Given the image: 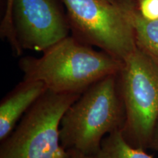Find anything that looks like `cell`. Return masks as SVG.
Masks as SVG:
<instances>
[{"instance_id": "obj_14", "label": "cell", "mask_w": 158, "mask_h": 158, "mask_svg": "<svg viewBox=\"0 0 158 158\" xmlns=\"http://www.w3.org/2000/svg\"><path fill=\"white\" fill-rule=\"evenodd\" d=\"M108 1L114 4H118V0H108Z\"/></svg>"}, {"instance_id": "obj_7", "label": "cell", "mask_w": 158, "mask_h": 158, "mask_svg": "<svg viewBox=\"0 0 158 158\" xmlns=\"http://www.w3.org/2000/svg\"><path fill=\"white\" fill-rule=\"evenodd\" d=\"M47 90L43 82L24 80L18 84L0 103V141L16 127L18 122Z\"/></svg>"}, {"instance_id": "obj_6", "label": "cell", "mask_w": 158, "mask_h": 158, "mask_svg": "<svg viewBox=\"0 0 158 158\" xmlns=\"http://www.w3.org/2000/svg\"><path fill=\"white\" fill-rule=\"evenodd\" d=\"M13 23L20 48L44 52L68 36V19L56 0H14Z\"/></svg>"}, {"instance_id": "obj_9", "label": "cell", "mask_w": 158, "mask_h": 158, "mask_svg": "<svg viewBox=\"0 0 158 158\" xmlns=\"http://www.w3.org/2000/svg\"><path fill=\"white\" fill-rule=\"evenodd\" d=\"M94 158H153L141 148L128 143L122 130L108 135L102 140Z\"/></svg>"}, {"instance_id": "obj_4", "label": "cell", "mask_w": 158, "mask_h": 158, "mask_svg": "<svg viewBox=\"0 0 158 158\" xmlns=\"http://www.w3.org/2000/svg\"><path fill=\"white\" fill-rule=\"evenodd\" d=\"M118 79L126 114L124 137L147 149L158 122V64L136 48L122 62Z\"/></svg>"}, {"instance_id": "obj_1", "label": "cell", "mask_w": 158, "mask_h": 158, "mask_svg": "<svg viewBox=\"0 0 158 158\" xmlns=\"http://www.w3.org/2000/svg\"><path fill=\"white\" fill-rule=\"evenodd\" d=\"M122 62L73 36H68L39 58L21 59L19 67L24 80L43 82L47 89L59 93H83L102 78L117 74Z\"/></svg>"}, {"instance_id": "obj_12", "label": "cell", "mask_w": 158, "mask_h": 158, "mask_svg": "<svg viewBox=\"0 0 158 158\" xmlns=\"http://www.w3.org/2000/svg\"><path fill=\"white\" fill-rule=\"evenodd\" d=\"M148 148L155 150V151H158V122L155 130H154L152 137L151 138V141H150L149 147Z\"/></svg>"}, {"instance_id": "obj_10", "label": "cell", "mask_w": 158, "mask_h": 158, "mask_svg": "<svg viewBox=\"0 0 158 158\" xmlns=\"http://www.w3.org/2000/svg\"><path fill=\"white\" fill-rule=\"evenodd\" d=\"M14 0H6V7L4 13L2 21L0 27L1 37L6 39L11 45L14 54L19 56L22 54V49L20 48L15 37L14 27L13 23V7Z\"/></svg>"}, {"instance_id": "obj_3", "label": "cell", "mask_w": 158, "mask_h": 158, "mask_svg": "<svg viewBox=\"0 0 158 158\" xmlns=\"http://www.w3.org/2000/svg\"><path fill=\"white\" fill-rule=\"evenodd\" d=\"M81 94L47 89L1 141L0 158H70L60 142L61 120Z\"/></svg>"}, {"instance_id": "obj_11", "label": "cell", "mask_w": 158, "mask_h": 158, "mask_svg": "<svg viewBox=\"0 0 158 158\" xmlns=\"http://www.w3.org/2000/svg\"><path fill=\"white\" fill-rule=\"evenodd\" d=\"M136 7L144 19H158V0H136Z\"/></svg>"}, {"instance_id": "obj_13", "label": "cell", "mask_w": 158, "mask_h": 158, "mask_svg": "<svg viewBox=\"0 0 158 158\" xmlns=\"http://www.w3.org/2000/svg\"><path fill=\"white\" fill-rule=\"evenodd\" d=\"M70 158H94V157H91V156H86L82 154L77 153V152H71V156Z\"/></svg>"}, {"instance_id": "obj_5", "label": "cell", "mask_w": 158, "mask_h": 158, "mask_svg": "<svg viewBox=\"0 0 158 158\" xmlns=\"http://www.w3.org/2000/svg\"><path fill=\"white\" fill-rule=\"evenodd\" d=\"M74 36L123 61L136 49L134 32L121 4L108 0H62Z\"/></svg>"}, {"instance_id": "obj_8", "label": "cell", "mask_w": 158, "mask_h": 158, "mask_svg": "<svg viewBox=\"0 0 158 158\" xmlns=\"http://www.w3.org/2000/svg\"><path fill=\"white\" fill-rule=\"evenodd\" d=\"M132 26L136 48L158 64V19L148 20L140 14L135 2L119 1Z\"/></svg>"}, {"instance_id": "obj_15", "label": "cell", "mask_w": 158, "mask_h": 158, "mask_svg": "<svg viewBox=\"0 0 158 158\" xmlns=\"http://www.w3.org/2000/svg\"><path fill=\"white\" fill-rule=\"evenodd\" d=\"M121 1V0H118V2ZM127 1H133V2H135V0H127Z\"/></svg>"}, {"instance_id": "obj_2", "label": "cell", "mask_w": 158, "mask_h": 158, "mask_svg": "<svg viewBox=\"0 0 158 158\" xmlns=\"http://www.w3.org/2000/svg\"><path fill=\"white\" fill-rule=\"evenodd\" d=\"M126 120L118 73L86 89L66 110L60 124V142L69 152L95 157L102 140L122 130Z\"/></svg>"}]
</instances>
